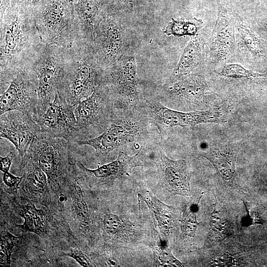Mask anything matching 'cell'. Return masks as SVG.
<instances>
[{"label": "cell", "mask_w": 267, "mask_h": 267, "mask_svg": "<svg viewBox=\"0 0 267 267\" xmlns=\"http://www.w3.org/2000/svg\"><path fill=\"white\" fill-rule=\"evenodd\" d=\"M70 142L64 138L41 131L28 151L46 175L48 185L57 188L67 174Z\"/></svg>", "instance_id": "obj_9"}, {"label": "cell", "mask_w": 267, "mask_h": 267, "mask_svg": "<svg viewBox=\"0 0 267 267\" xmlns=\"http://www.w3.org/2000/svg\"><path fill=\"white\" fill-rule=\"evenodd\" d=\"M103 70L91 43L78 38L70 47L66 48L57 92L68 103L76 107L101 83Z\"/></svg>", "instance_id": "obj_2"}, {"label": "cell", "mask_w": 267, "mask_h": 267, "mask_svg": "<svg viewBox=\"0 0 267 267\" xmlns=\"http://www.w3.org/2000/svg\"><path fill=\"white\" fill-rule=\"evenodd\" d=\"M238 152V149L232 146L218 145L210 148L201 155L212 164L222 179L229 181L235 176Z\"/></svg>", "instance_id": "obj_19"}, {"label": "cell", "mask_w": 267, "mask_h": 267, "mask_svg": "<svg viewBox=\"0 0 267 267\" xmlns=\"http://www.w3.org/2000/svg\"><path fill=\"white\" fill-rule=\"evenodd\" d=\"M235 26L241 44L244 45L245 49L251 53H261L262 48L261 41L249 27L240 22H238Z\"/></svg>", "instance_id": "obj_28"}, {"label": "cell", "mask_w": 267, "mask_h": 267, "mask_svg": "<svg viewBox=\"0 0 267 267\" xmlns=\"http://www.w3.org/2000/svg\"><path fill=\"white\" fill-rule=\"evenodd\" d=\"M139 109L155 125L160 135L162 143L171 128L177 126H194L207 123L223 122L222 113L218 108L205 111L180 112L171 109L156 100L141 102Z\"/></svg>", "instance_id": "obj_10"}, {"label": "cell", "mask_w": 267, "mask_h": 267, "mask_svg": "<svg viewBox=\"0 0 267 267\" xmlns=\"http://www.w3.org/2000/svg\"><path fill=\"white\" fill-rule=\"evenodd\" d=\"M17 240V237L8 231H5L1 234L0 250V262L1 266H10L13 248Z\"/></svg>", "instance_id": "obj_31"}, {"label": "cell", "mask_w": 267, "mask_h": 267, "mask_svg": "<svg viewBox=\"0 0 267 267\" xmlns=\"http://www.w3.org/2000/svg\"><path fill=\"white\" fill-rule=\"evenodd\" d=\"M91 44L96 59L103 69L116 62L126 51L124 30L115 11L102 19Z\"/></svg>", "instance_id": "obj_11"}, {"label": "cell", "mask_w": 267, "mask_h": 267, "mask_svg": "<svg viewBox=\"0 0 267 267\" xmlns=\"http://www.w3.org/2000/svg\"><path fill=\"white\" fill-rule=\"evenodd\" d=\"M204 49L201 38L193 36L185 47L171 78L196 73L204 60Z\"/></svg>", "instance_id": "obj_21"}, {"label": "cell", "mask_w": 267, "mask_h": 267, "mask_svg": "<svg viewBox=\"0 0 267 267\" xmlns=\"http://www.w3.org/2000/svg\"><path fill=\"white\" fill-rule=\"evenodd\" d=\"M23 176L22 177H16L8 172L4 173L3 175V181L4 184L8 187V192L9 193H17L19 188L20 184L23 179Z\"/></svg>", "instance_id": "obj_32"}, {"label": "cell", "mask_w": 267, "mask_h": 267, "mask_svg": "<svg viewBox=\"0 0 267 267\" xmlns=\"http://www.w3.org/2000/svg\"><path fill=\"white\" fill-rule=\"evenodd\" d=\"M14 157V153L12 152L9 153L5 157H0V169L1 172L3 173L8 172Z\"/></svg>", "instance_id": "obj_35"}, {"label": "cell", "mask_w": 267, "mask_h": 267, "mask_svg": "<svg viewBox=\"0 0 267 267\" xmlns=\"http://www.w3.org/2000/svg\"><path fill=\"white\" fill-rule=\"evenodd\" d=\"M208 90L204 76L196 72L171 78L163 88L167 96L195 104L204 99Z\"/></svg>", "instance_id": "obj_18"}, {"label": "cell", "mask_w": 267, "mask_h": 267, "mask_svg": "<svg viewBox=\"0 0 267 267\" xmlns=\"http://www.w3.org/2000/svg\"><path fill=\"white\" fill-rule=\"evenodd\" d=\"M21 161L25 185L35 193H44L48 184L47 178L36 159L28 151Z\"/></svg>", "instance_id": "obj_22"}, {"label": "cell", "mask_w": 267, "mask_h": 267, "mask_svg": "<svg viewBox=\"0 0 267 267\" xmlns=\"http://www.w3.org/2000/svg\"><path fill=\"white\" fill-rule=\"evenodd\" d=\"M152 123L139 108L119 111L108 128L98 136L75 143L88 145L98 157L131 142H142L149 137V125Z\"/></svg>", "instance_id": "obj_4"}, {"label": "cell", "mask_w": 267, "mask_h": 267, "mask_svg": "<svg viewBox=\"0 0 267 267\" xmlns=\"http://www.w3.org/2000/svg\"><path fill=\"white\" fill-rule=\"evenodd\" d=\"M103 226L105 233L112 237L128 236L134 229L133 223L111 213L104 216Z\"/></svg>", "instance_id": "obj_24"}, {"label": "cell", "mask_w": 267, "mask_h": 267, "mask_svg": "<svg viewBox=\"0 0 267 267\" xmlns=\"http://www.w3.org/2000/svg\"><path fill=\"white\" fill-rule=\"evenodd\" d=\"M102 82L107 87L118 110L137 109L140 103L135 57L127 49L118 60L104 69Z\"/></svg>", "instance_id": "obj_7"}, {"label": "cell", "mask_w": 267, "mask_h": 267, "mask_svg": "<svg viewBox=\"0 0 267 267\" xmlns=\"http://www.w3.org/2000/svg\"><path fill=\"white\" fill-rule=\"evenodd\" d=\"M75 108L56 91L54 100L39 123L41 131L75 142L77 125Z\"/></svg>", "instance_id": "obj_13"}, {"label": "cell", "mask_w": 267, "mask_h": 267, "mask_svg": "<svg viewBox=\"0 0 267 267\" xmlns=\"http://www.w3.org/2000/svg\"><path fill=\"white\" fill-rule=\"evenodd\" d=\"M199 24L193 21H177L172 19L164 31L168 36H182L184 35H196L199 29Z\"/></svg>", "instance_id": "obj_30"}, {"label": "cell", "mask_w": 267, "mask_h": 267, "mask_svg": "<svg viewBox=\"0 0 267 267\" xmlns=\"http://www.w3.org/2000/svg\"><path fill=\"white\" fill-rule=\"evenodd\" d=\"M138 196L140 201L146 204L161 232L169 236L175 222V209L161 202L149 191H142L138 193Z\"/></svg>", "instance_id": "obj_20"}, {"label": "cell", "mask_w": 267, "mask_h": 267, "mask_svg": "<svg viewBox=\"0 0 267 267\" xmlns=\"http://www.w3.org/2000/svg\"><path fill=\"white\" fill-rule=\"evenodd\" d=\"M20 214L24 219V222L16 225L22 231L33 232L41 237L46 233L47 219L42 208L38 209L34 204L29 203L22 207Z\"/></svg>", "instance_id": "obj_23"}, {"label": "cell", "mask_w": 267, "mask_h": 267, "mask_svg": "<svg viewBox=\"0 0 267 267\" xmlns=\"http://www.w3.org/2000/svg\"><path fill=\"white\" fill-rule=\"evenodd\" d=\"M114 0H78L74 3L79 37L92 43L101 20L115 11Z\"/></svg>", "instance_id": "obj_16"}, {"label": "cell", "mask_w": 267, "mask_h": 267, "mask_svg": "<svg viewBox=\"0 0 267 267\" xmlns=\"http://www.w3.org/2000/svg\"><path fill=\"white\" fill-rule=\"evenodd\" d=\"M119 111L107 87L102 81L91 95L75 107V142L100 135L110 125Z\"/></svg>", "instance_id": "obj_5"}, {"label": "cell", "mask_w": 267, "mask_h": 267, "mask_svg": "<svg viewBox=\"0 0 267 267\" xmlns=\"http://www.w3.org/2000/svg\"><path fill=\"white\" fill-rule=\"evenodd\" d=\"M217 74L222 77L232 79H243L258 81L264 78L267 73H259L247 70L237 64H228L223 67L222 70Z\"/></svg>", "instance_id": "obj_27"}, {"label": "cell", "mask_w": 267, "mask_h": 267, "mask_svg": "<svg viewBox=\"0 0 267 267\" xmlns=\"http://www.w3.org/2000/svg\"><path fill=\"white\" fill-rule=\"evenodd\" d=\"M153 252V266L154 267H183L172 253L167 245L161 239L152 247Z\"/></svg>", "instance_id": "obj_26"}, {"label": "cell", "mask_w": 267, "mask_h": 267, "mask_svg": "<svg viewBox=\"0 0 267 267\" xmlns=\"http://www.w3.org/2000/svg\"><path fill=\"white\" fill-rule=\"evenodd\" d=\"M11 0H0V13L1 18L6 10L10 6Z\"/></svg>", "instance_id": "obj_36"}, {"label": "cell", "mask_w": 267, "mask_h": 267, "mask_svg": "<svg viewBox=\"0 0 267 267\" xmlns=\"http://www.w3.org/2000/svg\"><path fill=\"white\" fill-rule=\"evenodd\" d=\"M237 15L219 5L216 22L211 34V49L217 58L225 59L233 49L235 42V27Z\"/></svg>", "instance_id": "obj_17"}, {"label": "cell", "mask_w": 267, "mask_h": 267, "mask_svg": "<svg viewBox=\"0 0 267 267\" xmlns=\"http://www.w3.org/2000/svg\"><path fill=\"white\" fill-rule=\"evenodd\" d=\"M201 195L196 200H193L187 205L180 220V228L183 235L193 237L196 233L200 222L197 220V212L198 204L203 196Z\"/></svg>", "instance_id": "obj_25"}, {"label": "cell", "mask_w": 267, "mask_h": 267, "mask_svg": "<svg viewBox=\"0 0 267 267\" xmlns=\"http://www.w3.org/2000/svg\"><path fill=\"white\" fill-rule=\"evenodd\" d=\"M65 52L66 48L44 44L41 50L28 65L37 82L38 124L54 99Z\"/></svg>", "instance_id": "obj_8"}, {"label": "cell", "mask_w": 267, "mask_h": 267, "mask_svg": "<svg viewBox=\"0 0 267 267\" xmlns=\"http://www.w3.org/2000/svg\"><path fill=\"white\" fill-rule=\"evenodd\" d=\"M65 255L75 260L83 267H92L93 264L89 258L82 251L78 249H72Z\"/></svg>", "instance_id": "obj_33"}, {"label": "cell", "mask_w": 267, "mask_h": 267, "mask_svg": "<svg viewBox=\"0 0 267 267\" xmlns=\"http://www.w3.org/2000/svg\"><path fill=\"white\" fill-rule=\"evenodd\" d=\"M216 200L214 210L210 215V226L213 231L217 234H225L229 228L228 214L218 202L216 198Z\"/></svg>", "instance_id": "obj_29"}, {"label": "cell", "mask_w": 267, "mask_h": 267, "mask_svg": "<svg viewBox=\"0 0 267 267\" xmlns=\"http://www.w3.org/2000/svg\"><path fill=\"white\" fill-rule=\"evenodd\" d=\"M142 158L141 150L133 156H129L121 151L115 160L96 169H88L79 161L76 163L86 179L90 183L98 185H111L117 179L129 175L133 169L142 166Z\"/></svg>", "instance_id": "obj_14"}, {"label": "cell", "mask_w": 267, "mask_h": 267, "mask_svg": "<svg viewBox=\"0 0 267 267\" xmlns=\"http://www.w3.org/2000/svg\"><path fill=\"white\" fill-rule=\"evenodd\" d=\"M0 114L19 111L38 121L36 78L28 66L0 74Z\"/></svg>", "instance_id": "obj_6"}, {"label": "cell", "mask_w": 267, "mask_h": 267, "mask_svg": "<svg viewBox=\"0 0 267 267\" xmlns=\"http://www.w3.org/2000/svg\"><path fill=\"white\" fill-rule=\"evenodd\" d=\"M41 131L39 125L23 112L12 110L0 115V136L11 142L21 158Z\"/></svg>", "instance_id": "obj_12"}, {"label": "cell", "mask_w": 267, "mask_h": 267, "mask_svg": "<svg viewBox=\"0 0 267 267\" xmlns=\"http://www.w3.org/2000/svg\"><path fill=\"white\" fill-rule=\"evenodd\" d=\"M32 8L11 0L0 18V73L28 66L44 44Z\"/></svg>", "instance_id": "obj_1"}, {"label": "cell", "mask_w": 267, "mask_h": 267, "mask_svg": "<svg viewBox=\"0 0 267 267\" xmlns=\"http://www.w3.org/2000/svg\"><path fill=\"white\" fill-rule=\"evenodd\" d=\"M30 8L34 7L41 0H12Z\"/></svg>", "instance_id": "obj_37"}, {"label": "cell", "mask_w": 267, "mask_h": 267, "mask_svg": "<svg viewBox=\"0 0 267 267\" xmlns=\"http://www.w3.org/2000/svg\"><path fill=\"white\" fill-rule=\"evenodd\" d=\"M232 257L227 255H222L216 257L211 261L212 266L227 267L235 265Z\"/></svg>", "instance_id": "obj_34"}, {"label": "cell", "mask_w": 267, "mask_h": 267, "mask_svg": "<svg viewBox=\"0 0 267 267\" xmlns=\"http://www.w3.org/2000/svg\"><path fill=\"white\" fill-rule=\"evenodd\" d=\"M73 0H41L32 8L43 44L70 47L79 37Z\"/></svg>", "instance_id": "obj_3"}, {"label": "cell", "mask_w": 267, "mask_h": 267, "mask_svg": "<svg viewBox=\"0 0 267 267\" xmlns=\"http://www.w3.org/2000/svg\"><path fill=\"white\" fill-rule=\"evenodd\" d=\"M156 163L160 181L165 189L173 195L190 197L192 174L186 161L172 160L159 150Z\"/></svg>", "instance_id": "obj_15"}]
</instances>
